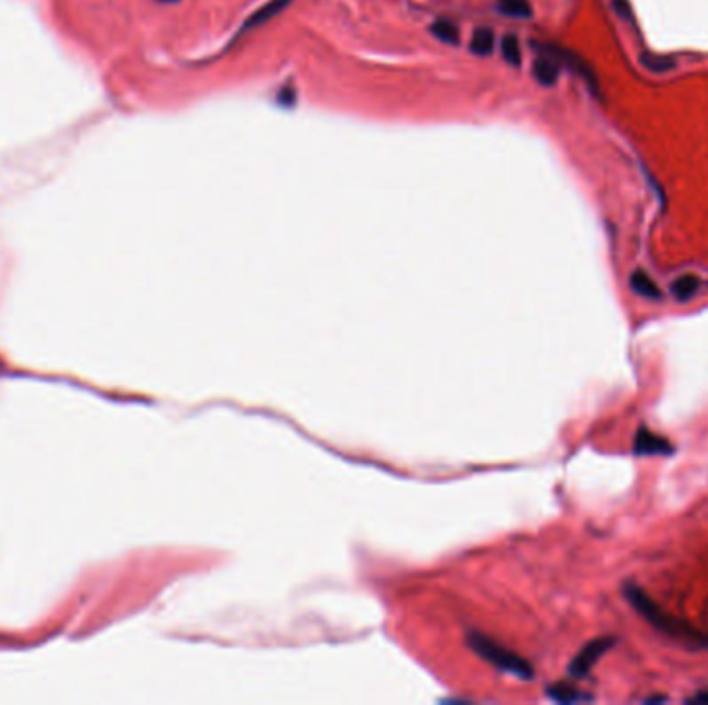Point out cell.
<instances>
[{
  "mask_svg": "<svg viewBox=\"0 0 708 705\" xmlns=\"http://www.w3.org/2000/svg\"><path fill=\"white\" fill-rule=\"evenodd\" d=\"M624 594H625L627 600H630L632 607L636 608L638 613L642 615L652 627H657L658 631L667 633V635H671V638H677V639H692V638H696V631H692V629H689L686 623H681V621L673 619V616L665 615L663 610H661V607H657V604L644 594L642 588H638V585H633V584H625L624 585Z\"/></svg>",
  "mask_w": 708,
  "mask_h": 705,
  "instance_id": "6da1fadb",
  "label": "cell"
},
{
  "mask_svg": "<svg viewBox=\"0 0 708 705\" xmlns=\"http://www.w3.org/2000/svg\"><path fill=\"white\" fill-rule=\"evenodd\" d=\"M539 50L545 56H549V59L555 60L559 67L563 65L565 68H570L571 73H576L578 77H580L584 83L588 85L590 93H593V96H596V98H601V87H599V79H596L594 68H590V65L582 59V56H578L576 52H571V50L551 46V43H539Z\"/></svg>",
  "mask_w": 708,
  "mask_h": 705,
  "instance_id": "7a4b0ae2",
  "label": "cell"
},
{
  "mask_svg": "<svg viewBox=\"0 0 708 705\" xmlns=\"http://www.w3.org/2000/svg\"><path fill=\"white\" fill-rule=\"evenodd\" d=\"M615 646V638H599L593 639L590 644L582 647V652L574 658V662L570 664V675L571 677H586L590 669L599 662L602 654L607 650H611Z\"/></svg>",
  "mask_w": 708,
  "mask_h": 705,
  "instance_id": "3957f363",
  "label": "cell"
},
{
  "mask_svg": "<svg viewBox=\"0 0 708 705\" xmlns=\"http://www.w3.org/2000/svg\"><path fill=\"white\" fill-rule=\"evenodd\" d=\"M675 447L669 439L661 435H655L646 427H640L636 436H633V453L636 455H671Z\"/></svg>",
  "mask_w": 708,
  "mask_h": 705,
  "instance_id": "277c9868",
  "label": "cell"
},
{
  "mask_svg": "<svg viewBox=\"0 0 708 705\" xmlns=\"http://www.w3.org/2000/svg\"><path fill=\"white\" fill-rule=\"evenodd\" d=\"M290 3H292V0H270V3L261 6L259 11H255L253 15L247 19V21H245V25H242V29H240V31H247V29H251V27H259L261 23L270 21L271 17H276L278 12H282V11L286 9V6H288Z\"/></svg>",
  "mask_w": 708,
  "mask_h": 705,
  "instance_id": "5b68a950",
  "label": "cell"
},
{
  "mask_svg": "<svg viewBox=\"0 0 708 705\" xmlns=\"http://www.w3.org/2000/svg\"><path fill=\"white\" fill-rule=\"evenodd\" d=\"M532 74H534V79H537L540 85L551 87V85H555L557 79H559V65L553 59H549V56L543 54L532 65Z\"/></svg>",
  "mask_w": 708,
  "mask_h": 705,
  "instance_id": "8992f818",
  "label": "cell"
},
{
  "mask_svg": "<svg viewBox=\"0 0 708 705\" xmlns=\"http://www.w3.org/2000/svg\"><path fill=\"white\" fill-rule=\"evenodd\" d=\"M630 286H632V290L640 296L652 298V301H658V298H661V290H658V286L652 282L649 273L636 270L630 278Z\"/></svg>",
  "mask_w": 708,
  "mask_h": 705,
  "instance_id": "52a82bcc",
  "label": "cell"
},
{
  "mask_svg": "<svg viewBox=\"0 0 708 705\" xmlns=\"http://www.w3.org/2000/svg\"><path fill=\"white\" fill-rule=\"evenodd\" d=\"M698 288H700V279L698 276H692V273H686V276H681L680 279H675V282L671 284V292H673V296L681 302L689 301V298L698 292Z\"/></svg>",
  "mask_w": 708,
  "mask_h": 705,
  "instance_id": "ba28073f",
  "label": "cell"
},
{
  "mask_svg": "<svg viewBox=\"0 0 708 705\" xmlns=\"http://www.w3.org/2000/svg\"><path fill=\"white\" fill-rule=\"evenodd\" d=\"M493 43H495L493 31L481 27L475 31V35H472L470 50H472V54H476V56H489L491 52H493Z\"/></svg>",
  "mask_w": 708,
  "mask_h": 705,
  "instance_id": "9c48e42d",
  "label": "cell"
},
{
  "mask_svg": "<svg viewBox=\"0 0 708 705\" xmlns=\"http://www.w3.org/2000/svg\"><path fill=\"white\" fill-rule=\"evenodd\" d=\"M501 56L509 67L518 68L522 65V52H520V40L514 34L506 35L501 40Z\"/></svg>",
  "mask_w": 708,
  "mask_h": 705,
  "instance_id": "30bf717a",
  "label": "cell"
},
{
  "mask_svg": "<svg viewBox=\"0 0 708 705\" xmlns=\"http://www.w3.org/2000/svg\"><path fill=\"white\" fill-rule=\"evenodd\" d=\"M500 4V11L506 12L509 17L515 19H531L532 17V6L528 0H497Z\"/></svg>",
  "mask_w": 708,
  "mask_h": 705,
  "instance_id": "8fae6325",
  "label": "cell"
},
{
  "mask_svg": "<svg viewBox=\"0 0 708 705\" xmlns=\"http://www.w3.org/2000/svg\"><path fill=\"white\" fill-rule=\"evenodd\" d=\"M431 34L433 37H437L439 42L444 43H458L460 42V31L453 23L445 21V19H439L431 25Z\"/></svg>",
  "mask_w": 708,
  "mask_h": 705,
  "instance_id": "7c38bea8",
  "label": "cell"
},
{
  "mask_svg": "<svg viewBox=\"0 0 708 705\" xmlns=\"http://www.w3.org/2000/svg\"><path fill=\"white\" fill-rule=\"evenodd\" d=\"M640 62H642L644 68H649V71H652V73H665V71H671V68L675 67V60L669 59V56H657V54H649V52L642 54Z\"/></svg>",
  "mask_w": 708,
  "mask_h": 705,
  "instance_id": "4fadbf2b",
  "label": "cell"
},
{
  "mask_svg": "<svg viewBox=\"0 0 708 705\" xmlns=\"http://www.w3.org/2000/svg\"><path fill=\"white\" fill-rule=\"evenodd\" d=\"M549 695L553 700L570 703V701H580V700H590V695H582L580 691H576L570 685H555V687L549 689Z\"/></svg>",
  "mask_w": 708,
  "mask_h": 705,
  "instance_id": "5bb4252c",
  "label": "cell"
},
{
  "mask_svg": "<svg viewBox=\"0 0 708 705\" xmlns=\"http://www.w3.org/2000/svg\"><path fill=\"white\" fill-rule=\"evenodd\" d=\"M295 99H296V93L288 85H286L284 90L278 93V104L279 106H295Z\"/></svg>",
  "mask_w": 708,
  "mask_h": 705,
  "instance_id": "9a60e30c",
  "label": "cell"
},
{
  "mask_svg": "<svg viewBox=\"0 0 708 705\" xmlns=\"http://www.w3.org/2000/svg\"><path fill=\"white\" fill-rule=\"evenodd\" d=\"M613 9L621 19H625V21H630L632 19V9L630 4H627V0H613Z\"/></svg>",
  "mask_w": 708,
  "mask_h": 705,
  "instance_id": "2e32d148",
  "label": "cell"
},
{
  "mask_svg": "<svg viewBox=\"0 0 708 705\" xmlns=\"http://www.w3.org/2000/svg\"><path fill=\"white\" fill-rule=\"evenodd\" d=\"M688 703H700V705H708V689L700 691V693H696L694 697H689Z\"/></svg>",
  "mask_w": 708,
  "mask_h": 705,
  "instance_id": "e0dca14e",
  "label": "cell"
},
{
  "mask_svg": "<svg viewBox=\"0 0 708 705\" xmlns=\"http://www.w3.org/2000/svg\"><path fill=\"white\" fill-rule=\"evenodd\" d=\"M663 701H667L665 700L663 695H657V697H649V700H646V703H663Z\"/></svg>",
  "mask_w": 708,
  "mask_h": 705,
  "instance_id": "ac0fdd59",
  "label": "cell"
},
{
  "mask_svg": "<svg viewBox=\"0 0 708 705\" xmlns=\"http://www.w3.org/2000/svg\"><path fill=\"white\" fill-rule=\"evenodd\" d=\"M161 3H177V0H161Z\"/></svg>",
  "mask_w": 708,
  "mask_h": 705,
  "instance_id": "d6986e66",
  "label": "cell"
}]
</instances>
